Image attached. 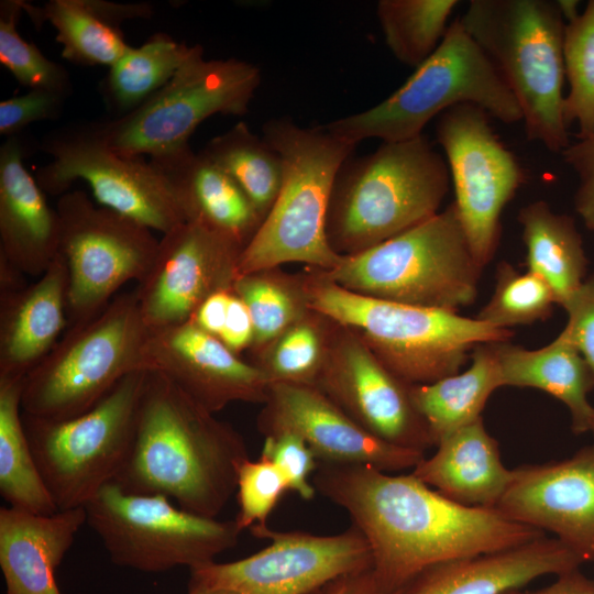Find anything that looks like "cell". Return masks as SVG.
<instances>
[{"instance_id": "19", "label": "cell", "mask_w": 594, "mask_h": 594, "mask_svg": "<svg viewBox=\"0 0 594 594\" xmlns=\"http://www.w3.org/2000/svg\"><path fill=\"white\" fill-rule=\"evenodd\" d=\"M257 417L258 431H289L314 451L319 463L366 465L394 473L414 469L425 452L388 443L353 420L317 386L272 383Z\"/></svg>"}, {"instance_id": "8", "label": "cell", "mask_w": 594, "mask_h": 594, "mask_svg": "<svg viewBox=\"0 0 594 594\" xmlns=\"http://www.w3.org/2000/svg\"><path fill=\"white\" fill-rule=\"evenodd\" d=\"M483 267L475 260L457 208L354 255H343L328 278L353 293L458 312L477 297Z\"/></svg>"}, {"instance_id": "20", "label": "cell", "mask_w": 594, "mask_h": 594, "mask_svg": "<svg viewBox=\"0 0 594 594\" xmlns=\"http://www.w3.org/2000/svg\"><path fill=\"white\" fill-rule=\"evenodd\" d=\"M494 509L554 535L583 563L594 564V443L560 461L514 469Z\"/></svg>"}, {"instance_id": "38", "label": "cell", "mask_w": 594, "mask_h": 594, "mask_svg": "<svg viewBox=\"0 0 594 594\" xmlns=\"http://www.w3.org/2000/svg\"><path fill=\"white\" fill-rule=\"evenodd\" d=\"M563 63L569 82L563 120L566 127L576 123L578 140L585 139L594 133V0L574 21L565 23Z\"/></svg>"}, {"instance_id": "39", "label": "cell", "mask_w": 594, "mask_h": 594, "mask_svg": "<svg viewBox=\"0 0 594 594\" xmlns=\"http://www.w3.org/2000/svg\"><path fill=\"white\" fill-rule=\"evenodd\" d=\"M557 304L549 285L538 275L518 272L503 261L497 265L493 295L476 319L498 329L547 320Z\"/></svg>"}, {"instance_id": "23", "label": "cell", "mask_w": 594, "mask_h": 594, "mask_svg": "<svg viewBox=\"0 0 594 594\" xmlns=\"http://www.w3.org/2000/svg\"><path fill=\"white\" fill-rule=\"evenodd\" d=\"M582 564L558 539L542 536L506 550L433 564L395 594H503Z\"/></svg>"}, {"instance_id": "3", "label": "cell", "mask_w": 594, "mask_h": 594, "mask_svg": "<svg viewBox=\"0 0 594 594\" xmlns=\"http://www.w3.org/2000/svg\"><path fill=\"white\" fill-rule=\"evenodd\" d=\"M263 138L280 156L282 184L273 207L239 256L237 278L287 263L333 270L343 255L328 240L329 207L337 176L356 144L326 125L305 128L285 118L266 121Z\"/></svg>"}, {"instance_id": "9", "label": "cell", "mask_w": 594, "mask_h": 594, "mask_svg": "<svg viewBox=\"0 0 594 594\" xmlns=\"http://www.w3.org/2000/svg\"><path fill=\"white\" fill-rule=\"evenodd\" d=\"M147 328L134 290L68 327L23 380L26 415L65 420L95 407L127 375L143 369Z\"/></svg>"}, {"instance_id": "16", "label": "cell", "mask_w": 594, "mask_h": 594, "mask_svg": "<svg viewBox=\"0 0 594 594\" xmlns=\"http://www.w3.org/2000/svg\"><path fill=\"white\" fill-rule=\"evenodd\" d=\"M250 531L270 544L240 560L190 570L188 585L233 594H314L339 578L372 569L370 546L353 525L329 536L268 526Z\"/></svg>"}, {"instance_id": "34", "label": "cell", "mask_w": 594, "mask_h": 594, "mask_svg": "<svg viewBox=\"0 0 594 594\" xmlns=\"http://www.w3.org/2000/svg\"><path fill=\"white\" fill-rule=\"evenodd\" d=\"M202 151L241 187L264 220L282 184L278 153L243 121L211 139Z\"/></svg>"}, {"instance_id": "44", "label": "cell", "mask_w": 594, "mask_h": 594, "mask_svg": "<svg viewBox=\"0 0 594 594\" xmlns=\"http://www.w3.org/2000/svg\"><path fill=\"white\" fill-rule=\"evenodd\" d=\"M563 308L569 320L562 332L594 374V275L582 283Z\"/></svg>"}, {"instance_id": "14", "label": "cell", "mask_w": 594, "mask_h": 594, "mask_svg": "<svg viewBox=\"0 0 594 594\" xmlns=\"http://www.w3.org/2000/svg\"><path fill=\"white\" fill-rule=\"evenodd\" d=\"M59 253L68 271L67 328L100 312L128 282L147 274L160 240L82 190L59 196Z\"/></svg>"}, {"instance_id": "13", "label": "cell", "mask_w": 594, "mask_h": 594, "mask_svg": "<svg viewBox=\"0 0 594 594\" xmlns=\"http://www.w3.org/2000/svg\"><path fill=\"white\" fill-rule=\"evenodd\" d=\"M38 148L51 156L35 178L44 193L62 196L86 182L100 206L165 234L187 222L178 197L163 174L142 156L114 151L98 121L50 132Z\"/></svg>"}, {"instance_id": "22", "label": "cell", "mask_w": 594, "mask_h": 594, "mask_svg": "<svg viewBox=\"0 0 594 594\" xmlns=\"http://www.w3.org/2000/svg\"><path fill=\"white\" fill-rule=\"evenodd\" d=\"M32 146L21 134L6 138L0 146V258L40 277L59 253L61 223L24 166Z\"/></svg>"}, {"instance_id": "7", "label": "cell", "mask_w": 594, "mask_h": 594, "mask_svg": "<svg viewBox=\"0 0 594 594\" xmlns=\"http://www.w3.org/2000/svg\"><path fill=\"white\" fill-rule=\"evenodd\" d=\"M465 103L506 124L522 121L501 74L457 19L437 50L389 97L326 128L356 145L366 139L400 142L421 135L430 120Z\"/></svg>"}, {"instance_id": "11", "label": "cell", "mask_w": 594, "mask_h": 594, "mask_svg": "<svg viewBox=\"0 0 594 594\" xmlns=\"http://www.w3.org/2000/svg\"><path fill=\"white\" fill-rule=\"evenodd\" d=\"M84 508L112 563L146 573L212 563L241 534L234 520L187 512L163 495L128 493L114 482Z\"/></svg>"}, {"instance_id": "32", "label": "cell", "mask_w": 594, "mask_h": 594, "mask_svg": "<svg viewBox=\"0 0 594 594\" xmlns=\"http://www.w3.org/2000/svg\"><path fill=\"white\" fill-rule=\"evenodd\" d=\"M24 378H0V494L8 506L42 515L57 510L38 471L22 420Z\"/></svg>"}, {"instance_id": "10", "label": "cell", "mask_w": 594, "mask_h": 594, "mask_svg": "<svg viewBox=\"0 0 594 594\" xmlns=\"http://www.w3.org/2000/svg\"><path fill=\"white\" fill-rule=\"evenodd\" d=\"M148 371L122 378L88 411L48 420L22 411L38 471L57 510L84 507L114 481L130 452Z\"/></svg>"}, {"instance_id": "26", "label": "cell", "mask_w": 594, "mask_h": 594, "mask_svg": "<svg viewBox=\"0 0 594 594\" xmlns=\"http://www.w3.org/2000/svg\"><path fill=\"white\" fill-rule=\"evenodd\" d=\"M150 162L172 186L187 222L199 223L245 248L263 217L241 187L202 150L195 152L187 145Z\"/></svg>"}, {"instance_id": "2", "label": "cell", "mask_w": 594, "mask_h": 594, "mask_svg": "<svg viewBox=\"0 0 594 594\" xmlns=\"http://www.w3.org/2000/svg\"><path fill=\"white\" fill-rule=\"evenodd\" d=\"M246 459V443L233 427L148 371L132 446L113 482L128 493L163 495L187 512L217 518Z\"/></svg>"}, {"instance_id": "1", "label": "cell", "mask_w": 594, "mask_h": 594, "mask_svg": "<svg viewBox=\"0 0 594 594\" xmlns=\"http://www.w3.org/2000/svg\"><path fill=\"white\" fill-rule=\"evenodd\" d=\"M312 484L343 508L365 537L372 573L384 594L396 593L433 564L506 550L544 536L495 509L455 503L411 472L319 463Z\"/></svg>"}, {"instance_id": "28", "label": "cell", "mask_w": 594, "mask_h": 594, "mask_svg": "<svg viewBox=\"0 0 594 594\" xmlns=\"http://www.w3.org/2000/svg\"><path fill=\"white\" fill-rule=\"evenodd\" d=\"M23 9L37 29L48 22L63 47L62 56L81 66H112L132 47L122 23L153 15V7L145 2L106 0H50L42 7L24 1Z\"/></svg>"}, {"instance_id": "6", "label": "cell", "mask_w": 594, "mask_h": 594, "mask_svg": "<svg viewBox=\"0 0 594 594\" xmlns=\"http://www.w3.org/2000/svg\"><path fill=\"white\" fill-rule=\"evenodd\" d=\"M515 97L527 139L561 154L565 22L547 0H471L459 18Z\"/></svg>"}, {"instance_id": "41", "label": "cell", "mask_w": 594, "mask_h": 594, "mask_svg": "<svg viewBox=\"0 0 594 594\" xmlns=\"http://www.w3.org/2000/svg\"><path fill=\"white\" fill-rule=\"evenodd\" d=\"M288 491L283 473L268 460L260 457L243 461L235 491L239 510L233 519L239 530L267 526L268 517Z\"/></svg>"}, {"instance_id": "29", "label": "cell", "mask_w": 594, "mask_h": 594, "mask_svg": "<svg viewBox=\"0 0 594 594\" xmlns=\"http://www.w3.org/2000/svg\"><path fill=\"white\" fill-rule=\"evenodd\" d=\"M496 352L503 386L531 387L551 395L568 407L574 433L590 431L594 407L587 394L594 387V374L562 331L540 349L507 341L497 342Z\"/></svg>"}, {"instance_id": "36", "label": "cell", "mask_w": 594, "mask_h": 594, "mask_svg": "<svg viewBox=\"0 0 594 594\" xmlns=\"http://www.w3.org/2000/svg\"><path fill=\"white\" fill-rule=\"evenodd\" d=\"M266 270L238 277L232 290L248 307L254 327L251 349L257 353L306 317L308 307L301 278Z\"/></svg>"}, {"instance_id": "24", "label": "cell", "mask_w": 594, "mask_h": 594, "mask_svg": "<svg viewBox=\"0 0 594 594\" xmlns=\"http://www.w3.org/2000/svg\"><path fill=\"white\" fill-rule=\"evenodd\" d=\"M68 271L61 253L33 283L0 290V378H24L67 329Z\"/></svg>"}, {"instance_id": "12", "label": "cell", "mask_w": 594, "mask_h": 594, "mask_svg": "<svg viewBox=\"0 0 594 594\" xmlns=\"http://www.w3.org/2000/svg\"><path fill=\"white\" fill-rule=\"evenodd\" d=\"M261 84L257 66L237 58L206 59L191 52L174 77L132 112L98 125L109 145L127 156H161L189 145L198 125L215 114L243 116Z\"/></svg>"}, {"instance_id": "5", "label": "cell", "mask_w": 594, "mask_h": 594, "mask_svg": "<svg viewBox=\"0 0 594 594\" xmlns=\"http://www.w3.org/2000/svg\"><path fill=\"white\" fill-rule=\"evenodd\" d=\"M450 182L446 158L424 134L346 161L329 207L330 245L354 255L422 223L440 212Z\"/></svg>"}, {"instance_id": "37", "label": "cell", "mask_w": 594, "mask_h": 594, "mask_svg": "<svg viewBox=\"0 0 594 594\" xmlns=\"http://www.w3.org/2000/svg\"><path fill=\"white\" fill-rule=\"evenodd\" d=\"M332 321L314 310L255 353L253 363L272 383L316 385L322 370Z\"/></svg>"}, {"instance_id": "45", "label": "cell", "mask_w": 594, "mask_h": 594, "mask_svg": "<svg viewBox=\"0 0 594 594\" xmlns=\"http://www.w3.org/2000/svg\"><path fill=\"white\" fill-rule=\"evenodd\" d=\"M561 154L579 178L575 210L585 226L594 230V133L570 143Z\"/></svg>"}, {"instance_id": "25", "label": "cell", "mask_w": 594, "mask_h": 594, "mask_svg": "<svg viewBox=\"0 0 594 594\" xmlns=\"http://www.w3.org/2000/svg\"><path fill=\"white\" fill-rule=\"evenodd\" d=\"M87 524L84 507L35 514L0 508V568L6 594H62L56 570Z\"/></svg>"}, {"instance_id": "35", "label": "cell", "mask_w": 594, "mask_h": 594, "mask_svg": "<svg viewBox=\"0 0 594 594\" xmlns=\"http://www.w3.org/2000/svg\"><path fill=\"white\" fill-rule=\"evenodd\" d=\"M457 0H381L377 19L386 45L404 65L420 66L439 46Z\"/></svg>"}, {"instance_id": "43", "label": "cell", "mask_w": 594, "mask_h": 594, "mask_svg": "<svg viewBox=\"0 0 594 594\" xmlns=\"http://www.w3.org/2000/svg\"><path fill=\"white\" fill-rule=\"evenodd\" d=\"M68 96L59 92L31 89L0 102V133L6 138L21 134L33 122L57 120Z\"/></svg>"}, {"instance_id": "4", "label": "cell", "mask_w": 594, "mask_h": 594, "mask_svg": "<svg viewBox=\"0 0 594 594\" xmlns=\"http://www.w3.org/2000/svg\"><path fill=\"white\" fill-rule=\"evenodd\" d=\"M300 276L309 309L355 334L397 377L410 385L460 372L480 344L507 342L508 329L458 312L409 306L348 290L320 270Z\"/></svg>"}, {"instance_id": "18", "label": "cell", "mask_w": 594, "mask_h": 594, "mask_svg": "<svg viewBox=\"0 0 594 594\" xmlns=\"http://www.w3.org/2000/svg\"><path fill=\"white\" fill-rule=\"evenodd\" d=\"M242 250L196 222L163 234L150 271L134 289L147 328L183 324L211 294L232 288Z\"/></svg>"}, {"instance_id": "49", "label": "cell", "mask_w": 594, "mask_h": 594, "mask_svg": "<svg viewBox=\"0 0 594 594\" xmlns=\"http://www.w3.org/2000/svg\"><path fill=\"white\" fill-rule=\"evenodd\" d=\"M314 594H384L374 580L372 569L339 578ZM395 594V593H394Z\"/></svg>"}, {"instance_id": "46", "label": "cell", "mask_w": 594, "mask_h": 594, "mask_svg": "<svg viewBox=\"0 0 594 594\" xmlns=\"http://www.w3.org/2000/svg\"><path fill=\"white\" fill-rule=\"evenodd\" d=\"M231 351L251 349L254 340V327L250 311L243 300L232 290L226 322L220 337Z\"/></svg>"}, {"instance_id": "52", "label": "cell", "mask_w": 594, "mask_h": 594, "mask_svg": "<svg viewBox=\"0 0 594 594\" xmlns=\"http://www.w3.org/2000/svg\"><path fill=\"white\" fill-rule=\"evenodd\" d=\"M590 431L592 432V435L594 437V417H593V420H592V424H591Z\"/></svg>"}, {"instance_id": "48", "label": "cell", "mask_w": 594, "mask_h": 594, "mask_svg": "<svg viewBox=\"0 0 594 594\" xmlns=\"http://www.w3.org/2000/svg\"><path fill=\"white\" fill-rule=\"evenodd\" d=\"M503 594H594V579L587 578L580 568L557 575L553 583L539 590H509Z\"/></svg>"}, {"instance_id": "17", "label": "cell", "mask_w": 594, "mask_h": 594, "mask_svg": "<svg viewBox=\"0 0 594 594\" xmlns=\"http://www.w3.org/2000/svg\"><path fill=\"white\" fill-rule=\"evenodd\" d=\"M315 386L377 438L422 452L433 447L410 384L392 373L358 334L333 321Z\"/></svg>"}, {"instance_id": "33", "label": "cell", "mask_w": 594, "mask_h": 594, "mask_svg": "<svg viewBox=\"0 0 594 594\" xmlns=\"http://www.w3.org/2000/svg\"><path fill=\"white\" fill-rule=\"evenodd\" d=\"M193 46L157 32L109 67L100 95L113 118L125 116L158 92L177 73Z\"/></svg>"}, {"instance_id": "50", "label": "cell", "mask_w": 594, "mask_h": 594, "mask_svg": "<svg viewBox=\"0 0 594 594\" xmlns=\"http://www.w3.org/2000/svg\"><path fill=\"white\" fill-rule=\"evenodd\" d=\"M556 3L565 23L574 21L581 14L578 0H558Z\"/></svg>"}, {"instance_id": "42", "label": "cell", "mask_w": 594, "mask_h": 594, "mask_svg": "<svg viewBox=\"0 0 594 594\" xmlns=\"http://www.w3.org/2000/svg\"><path fill=\"white\" fill-rule=\"evenodd\" d=\"M260 457L278 468L289 491L305 501L314 498L317 491L311 475L318 469L319 461L298 435L283 431L265 436Z\"/></svg>"}, {"instance_id": "47", "label": "cell", "mask_w": 594, "mask_h": 594, "mask_svg": "<svg viewBox=\"0 0 594 594\" xmlns=\"http://www.w3.org/2000/svg\"><path fill=\"white\" fill-rule=\"evenodd\" d=\"M232 288L211 294L196 310L193 321L204 331L219 338L227 318Z\"/></svg>"}, {"instance_id": "51", "label": "cell", "mask_w": 594, "mask_h": 594, "mask_svg": "<svg viewBox=\"0 0 594 594\" xmlns=\"http://www.w3.org/2000/svg\"><path fill=\"white\" fill-rule=\"evenodd\" d=\"M188 594H233L226 590L208 588L197 585H188Z\"/></svg>"}, {"instance_id": "31", "label": "cell", "mask_w": 594, "mask_h": 594, "mask_svg": "<svg viewBox=\"0 0 594 594\" xmlns=\"http://www.w3.org/2000/svg\"><path fill=\"white\" fill-rule=\"evenodd\" d=\"M526 246V266L542 278L564 306L584 282L586 257L574 219L554 212L544 200L518 212Z\"/></svg>"}, {"instance_id": "30", "label": "cell", "mask_w": 594, "mask_h": 594, "mask_svg": "<svg viewBox=\"0 0 594 594\" xmlns=\"http://www.w3.org/2000/svg\"><path fill=\"white\" fill-rule=\"evenodd\" d=\"M497 343V342H496ZM496 343L480 344L470 367L429 384L410 385L413 403L432 443L482 418L493 392L503 387Z\"/></svg>"}, {"instance_id": "27", "label": "cell", "mask_w": 594, "mask_h": 594, "mask_svg": "<svg viewBox=\"0 0 594 594\" xmlns=\"http://www.w3.org/2000/svg\"><path fill=\"white\" fill-rule=\"evenodd\" d=\"M411 473L461 505L494 509L505 494L513 470L502 461L498 442L483 418L454 431L436 446Z\"/></svg>"}, {"instance_id": "21", "label": "cell", "mask_w": 594, "mask_h": 594, "mask_svg": "<svg viewBox=\"0 0 594 594\" xmlns=\"http://www.w3.org/2000/svg\"><path fill=\"white\" fill-rule=\"evenodd\" d=\"M142 362L212 414L234 402L264 404L272 384L261 369L193 320L150 330Z\"/></svg>"}, {"instance_id": "15", "label": "cell", "mask_w": 594, "mask_h": 594, "mask_svg": "<svg viewBox=\"0 0 594 594\" xmlns=\"http://www.w3.org/2000/svg\"><path fill=\"white\" fill-rule=\"evenodd\" d=\"M490 118L481 108L465 103L443 112L436 125L454 188L452 202L482 267L497 250L505 206L526 182L525 170L495 134Z\"/></svg>"}, {"instance_id": "40", "label": "cell", "mask_w": 594, "mask_h": 594, "mask_svg": "<svg viewBox=\"0 0 594 594\" xmlns=\"http://www.w3.org/2000/svg\"><path fill=\"white\" fill-rule=\"evenodd\" d=\"M23 4V0L0 2V63L30 90L44 89L69 97L73 86L67 69L19 34L16 24L24 12Z\"/></svg>"}]
</instances>
